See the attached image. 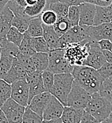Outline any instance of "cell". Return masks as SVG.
<instances>
[{"label": "cell", "mask_w": 112, "mask_h": 123, "mask_svg": "<svg viewBox=\"0 0 112 123\" xmlns=\"http://www.w3.org/2000/svg\"><path fill=\"white\" fill-rule=\"evenodd\" d=\"M26 80L29 86V104L36 95L43 93L46 91L42 80V71L35 70L34 72L28 74Z\"/></svg>", "instance_id": "obj_11"}, {"label": "cell", "mask_w": 112, "mask_h": 123, "mask_svg": "<svg viewBox=\"0 0 112 123\" xmlns=\"http://www.w3.org/2000/svg\"><path fill=\"white\" fill-rule=\"evenodd\" d=\"M17 4H18L19 6L26 8L27 6V4H26V0H14Z\"/></svg>", "instance_id": "obj_46"}, {"label": "cell", "mask_w": 112, "mask_h": 123, "mask_svg": "<svg viewBox=\"0 0 112 123\" xmlns=\"http://www.w3.org/2000/svg\"><path fill=\"white\" fill-rule=\"evenodd\" d=\"M89 43V53L83 66L99 70L106 62L103 51L100 49L98 41L87 38Z\"/></svg>", "instance_id": "obj_8"}, {"label": "cell", "mask_w": 112, "mask_h": 123, "mask_svg": "<svg viewBox=\"0 0 112 123\" xmlns=\"http://www.w3.org/2000/svg\"><path fill=\"white\" fill-rule=\"evenodd\" d=\"M91 98L92 95L76 81H74L72 90L67 99L66 106L72 107L76 109L85 110Z\"/></svg>", "instance_id": "obj_6"}, {"label": "cell", "mask_w": 112, "mask_h": 123, "mask_svg": "<svg viewBox=\"0 0 112 123\" xmlns=\"http://www.w3.org/2000/svg\"><path fill=\"white\" fill-rule=\"evenodd\" d=\"M57 1L65 3L69 6H79L81 4L84 3L83 0H57Z\"/></svg>", "instance_id": "obj_43"}, {"label": "cell", "mask_w": 112, "mask_h": 123, "mask_svg": "<svg viewBox=\"0 0 112 123\" xmlns=\"http://www.w3.org/2000/svg\"><path fill=\"white\" fill-rule=\"evenodd\" d=\"M1 49H0V58H1Z\"/></svg>", "instance_id": "obj_51"}, {"label": "cell", "mask_w": 112, "mask_h": 123, "mask_svg": "<svg viewBox=\"0 0 112 123\" xmlns=\"http://www.w3.org/2000/svg\"><path fill=\"white\" fill-rule=\"evenodd\" d=\"M72 74L74 81L89 94L99 92L104 79L99 74L98 70L86 66H75Z\"/></svg>", "instance_id": "obj_1"}, {"label": "cell", "mask_w": 112, "mask_h": 123, "mask_svg": "<svg viewBox=\"0 0 112 123\" xmlns=\"http://www.w3.org/2000/svg\"><path fill=\"white\" fill-rule=\"evenodd\" d=\"M99 92L101 96L107 98L112 104V76L104 80Z\"/></svg>", "instance_id": "obj_35"}, {"label": "cell", "mask_w": 112, "mask_h": 123, "mask_svg": "<svg viewBox=\"0 0 112 123\" xmlns=\"http://www.w3.org/2000/svg\"><path fill=\"white\" fill-rule=\"evenodd\" d=\"M97 70L104 80L108 79L111 76H112V63L106 62L99 70Z\"/></svg>", "instance_id": "obj_39"}, {"label": "cell", "mask_w": 112, "mask_h": 123, "mask_svg": "<svg viewBox=\"0 0 112 123\" xmlns=\"http://www.w3.org/2000/svg\"><path fill=\"white\" fill-rule=\"evenodd\" d=\"M46 6V0H38L35 4L26 6L25 8L24 12L30 17H37L41 14V13L45 10Z\"/></svg>", "instance_id": "obj_24"}, {"label": "cell", "mask_w": 112, "mask_h": 123, "mask_svg": "<svg viewBox=\"0 0 112 123\" xmlns=\"http://www.w3.org/2000/svg\"><path fill=\"white\" fill-rule=\"evenodd\" d=\"M99 46L102 51H112V40L103 39L98 41Z\"/></svg>", "instance_id": "obj_41"}, {"label": "cell", "mask_w": 112, "mask_h": 123, "mask_svg": "<svg viewBox=\"0 0 112 123\" xmlns=\"http://www.w3.org/2000/svg\"><path fill=\"white\" fill-rule=\"evenodd\" d=\"M101 123H112V112L106 120H104V121H102Z\"/></svg>", "instance_id": "obj_49"}, {"label": "cell", "mask_w": 112, "mask_h": 123, "mask_svg": "<svg viewBox=\"0 0 112 123\" xmlns=\"http://www.w3.org/2000/svg\"><path fill=\"white\" fill-rule=\"evenodd\" d=\"M0 49L1 51L9 53L15 58L20 53L19 46L9 41L7 38H0Z\"/></svg>", "instance_id": "obj_31"}, {"label": "cell", "mask_w": 112, "mask_h": 123, "mask_svg": "<svg viewBox=\"0 0 112 123\" xmlns=\"http://www.w3.org/2000/svg\"><path fill=\"white\" fill-rule=\"evenodd\" d=\"M12 96V86L4 80L0 79V108L5 103L11 98Z\"/></svg>", "instance_id": "obj_29"}, {"label": "cell", "mask_w": 112, "mask_h": 123, "mask_svg": "<svg viewBox=\"0 0 112 123\" xmlns=\"http://www.w3.org/2000/svg\"><path fill=\"white\" fill-rule=\"evenodd\" d=\"M84 112V110L65 106L61 117V121L64 123H81Z\"/></svg>", "instance_id": "obj_18"}, {"label": "cell", "mask_w": 112, "mask_h": 123, "mask_svg": "<svg viewBox=\"0 0 112 123\" xmlns=\"http://www.w3.org/2000/svg\"><path fill=\"white\" fill-rule=\"evenodd\" d=\"M67 18L72 27L79 25L80 20V8L79 6H70Z\"/></svg>", "instance_id": "obj_36"}, {"label": "cell", "mask_w": 112, "mask_h": 123, "mask_svg": "<svg viewBox=\"0 0 112 123\" xmlns=\"http://www.w3.org/2000/svg\"><path fill=\"white\" fill-rule=\"evenodd\" d=\"M111 6H112V4H111Z\"/></svg>", "instance_id": "obj_52"}, {"label": "cell", "mask_w": 112, "mask_h": 123, "mask_svg": "<svg viewBox=\"0 0 112 123\" xmlns=\"http://www.w3.org/2000/svg\"><path fill=\"white\" fill-rule=\"evenodd\" d=\"M9 0H0V12L7 5Z\"/></svg>", "instance_id": "obj_47"}, {"label": "cell", "mask_w": 112, "mask_h": 123, "mask_svg": "<svg viewBox=\"0 0 112 123\" xmlns=\"http://www.w3.org/2000/svg\"><path fill=\"white\" fill-rule=\"evenodd\" d=\"M74 66H72L65 55L64 49L50 51L49 53V66L47 70L54 74L72 73Z\"/></svg>", "instance_id": "obj_4"}, {"label": "cell", "mask_w": 112, "mask_h": 123, "mask_svg": "<svg viewBox=\"0 0 112 123\" xmlns=\"http://www.w3.org/2000/svg\"><path fill=\"white\" fill-rule=\"evenodd\" d=\"M32 43L37 53H49L50 49L43 36L32 37Z\"/></svg>", "instance_id": "obj_32"}, {"label": "cell", "mask_w": 112, "mask_h": 123, "mask_svg": "<svg viewBox=\"0 0 112 123\" xmlns=\"http://www.w3.org/2000/svg\"><path fill=\"white\" fill-rule=\"evenodd\" d=\"M24 34L21 33L15 27L12 26V28L7 33L6 38L9 41L14 43L17 46H19L24 39Z\"/></svg>", "instance_id": "obj_34"}, {"label": "cell", "mask_w": 112, "mask_h": 123, "mask_svg": "<svg viewBox=\"0 0 112 123\" xmlns=\"http://www.w3.org/2000/svg\"><path fill=\"white\" fill-rule=\"evenodd\" d=\"M32 18L26 14L24 16H14L12 20V26L18 29L21 33L24 34L28 30L29 21Z\"/></svg>", "instance_id": "obj_27"}, {"label": "cell", "mask_w": 112, "mask_h": 123, "mask_svg": "<svg viewBox=\"0 0 112 123\" xmlns=\"http://www.w3.org/2000/svg\"><path fill=\"white\" fill-rule=\"evenodd\" d=\"M28 73L22 66L19 63L17 59L15 58L11 69L4 77V80L9 84L18 81L20 80H26Z\"/></svg>", "instance_id": "obj_16"}, {"label": "cell", "mask_w": 112, "mask_h": 123, "mask_svg": "<svg viewBox=\"0 0 112 123\" xmlns=\"http://www.w3.org/2000/svg\"><path fill=\"white\" fill-rule=\"evenodd\" d=\"M64 49L66 58L72 66H82L89 53L88 40L71 43Z\"/></svg>", "instance_id": "obj_5"}, {"label": "cell", "mask_w": 112, "mask_h": 123, "mask_svg": "<svg viewBox=\"0 0 112 123\" xmlns=\"http://www.w3.org/2000/svg\"><path fill=\"white\" fill-rule=\"evenodd\" d=\"M81 123H99L93 115H92L90 113H89L88 112L85 111L84 112L82 118H81Z\"/></svg>", "instance_id": "obj_42"}, {"label": "cell", "mask_w": 112, "mask_h": 123, "mask_svg": "<svg viewBox=\"0 0 112 123\" xmlns=\"http://www.w3.org/2000/svg\"><path fill=\"white\" fill-rule=\"evenodd\" d=\"M69 6H69L65 3L56 1L47 4L45 8V10L46 9L52 10L56 13L58 17H67Z\"/></svg>", "instance_id": "obj_23"}, {"label": "cell", "mask_w": 112, "mask_h": 123, "mask_svg": "<svg viewBox=\"0 0 112 123\" xmlns=\"http://www.w3.org/2000/svg\"><path fill=\"white\" fill-rule=\"evenodd\" d=\"M88 32V38L95 41H99L103 39L112 40V23L89 26Z\"/></svg>", "instance_id": "obj_12"}, {"label": "cell", "mask_w": 112, "mask_h": 123, "mask_svg": "<svg viewBox=\"0 0 112 123\" xmlns=\"http://www.w3.org/2000/svg\"><path fill=\"white\" fill-rule=\"evenodd\" d=\"M0 123H9L4 112L2 111L1 108H0Z\"/></svg>", "instance_id": "obj_45"}, {"label": "cell", "mask_w": 112, "mask_h": 123, "mask_svg": "<svg viewBox=\"0 0 112 123\" xmlns=\"http://www.w3.org/2000/svg\"><path fill=\"white\" fill-rule=\"evenodd\" d=\"M43 37L46 40L50 51L60 49V37L56 34L54 26H47L43 24Z\"/></svg>", "instance_id": "obj_19"}, {"label": "cell", "mask_w": 112, "mask_h": 123, "mask_svg": "<svg viewBox=\"0 0 112 123\" xmlns=\"http://www.w3.org/2000/svg\"><path fill=\"white\" fill-rule=\"evenodd\" d=\"M16 58L19 61V63L22 66V67L27 72L28 74H30L37 70L32 56L19 53L16 57Z\"/></svg>", "instance_id": "obj_30"}, {"label": "cell", "mask_w": 112, "mask_h": 123, "mask_svg": "<svg viewBox=\"0 0 112 123\" xmlns=\"http://www.w3.org/2000/svg\"><path fill=\"white\" fill-rule=\"evenodd\" d=\"M15 57L9 53L1 51L0 58V79L4 80L6 75L11 69Z\"/></svg>", "instance_id": "obj_21"}, {"label": "cell", "mask_w": 112, "mask_h": 123, "mask_svg": "<svg viewBox=\"0 0 112 123\" xmlns=\"http://www.w3.org/2000/svg\"></svg>", "instance_id": "obj_53"}, {"label": "cell", "mask_w": 112, "mask_h": 123, "mask_svg": "<svg viewBox=\"0 0 112 123\" xmlns=\"http://www.w3.org/2000/svg\"><path fill=\"white\" fill-rule=\"evenodd\" d=\"M54 28L58 36L61 37L72 28V26L67 17H58L56 22L54 25Z\"/></svg>", "instance_id": "obj_28"}, {"label": "cell", "mask_w": 112, "mask_h": 123, "mask_svg": "<svg viewBox=\"0 0 112 123\" xmlns=\"http://www.w3.org/2000/svg\"><path fill=\"white\" fill-rule=\"evenodd\" d=\"M24 34V39H23L21 45L19 46V51H20V53L24 54V55L32 56L37 52L34 50L32 43V36L27 32H25Z\"/></svg>", "instance_id": "obj_26"}, {"label": "cell", "mask_w": 112, "mask_h": 123, "mask_svg": "<svg viewBox=\"0 0 112 123\" xmlns=\"http://www.w3.org/2000/svg\"><path fill=\"white\" fill-rule=\"evenodd\" d=\"M55 74L52 71L46 70L42 72V80L46 92H50L54 83Z\"/></svg>", "instance_id": "obj_38"}, {"label": "cell", "mask_w": 112, "mask_h": 123, "mask_svg": "<svg viewBox=\"0 0 112 123\" xmlns=\"http://www.w3.org/2000/svg\"><path fill=\"white\" fill-rule=\"evenodd\" d=\"M84 110L93 115L99 123H101L111 115L112 104L99 92H96L92 95V98Z\"/></svg>", "instance_id": "obj_2"}, {"label": "cell", "mask_w": 112, "mask_h": 123, "mask_svg": "<svg viewBox=\"0 0 112 123\" xmlns=\"http://www.w3.org/2000/svg\"><path fill=\"white\" fill-rule=\"evenodd\" d=\"M89 26L78 25L71 28L64 35L60 37V49H65L68 45L81 42L89 38Z\"/></svg>", "instance_id": "obj_7"}, {"label": "cell", "mask_w": 112, "mask_h": 123, "mask_svg": "<svg viewBox=\"0 0 112 123\" xmlns=\"http://www.w3.org/2000/svg\"><path fill=\"white\" fill-rule=\"evenodd\" d=\"M80 8V20L79 25L91 26H93L94 18L96 13V6L84 2L79 5Z\"/></svg>", "instance_id": "obj_14"}, {"label": "cell", "mask_w": 112, "mask_h": 123, "mask_svg": "<svg viewBox=\"0 0 112 123\" xmlns=\"http://www.w3.org/2000/svg\"></svg>", "instance_id": "obj_54"}, {"label": "cell", "mask_w": 112, "mask_h": 123, "mask_svg": "<svg viewBox=\"0 0 112 123\" xmlns=\"http://www.w3.org/2000/svg\"><path fill=\"white\" fill-rule=\"evenodd\" d=\"M9 123H21L26 107L21 105L12 98L9 99L1 108Z\"/></svg>", "instance_id": "obj_9"}, {"label": "cell", "mask_w": 112, "mask_h": 123, "mask_svg": "<svg viewBox=\"0 0 112 123\" xmlns=\"http://www.w3.org/2000/svg\"><path fill=\"white\" fill-rule=\"evenodd\" d=\"M61 119L55 120H43L41 123H61Z\"/></svg>", "instance_id": "obj_48"}, {"label": "cell", "mask_w": 112, "mask_h": 123, "mask_svg": "<svg viewBox=\"0 0 112 123\" xmlns=\"http://www.w3.org/2000/svg\"><path fill=\"white\" fill-rule=\"evenodd\" d=\"M36 70L44 71L47 70L49 66V53H36L32 56Z\"/></svg>", "instance_id": "obj_25"}, {"label": "cell", "mask_w": 112, "mask_h": 123, "mask_svg": "<svg viewBox=\"0 0 112 123\" xmlns=\"http://www.w3.org/2000/svg\"><path fill=\"white\" fill-rule=\"evenodd\" d=\"M64 106L54 96L52 95L47 107H46L44 114V120H55L61 119L63 114Z\"/></svg>", "instance_id": "obj_13"}, {"label": "cell", "mask_w": 112, "mask_h": 123, "mask_svg": "<svg viewBox=\"0 0 112 123\" xmlns=\"http://www.w3.org/2000/svg\"><path fill=\"white\" fill-rule=\"evenodd\" d=\"M52 95L49 92H44L36 95L29 103V107L32 110L43 117L44 112L51 100Z\"/></svg>", "instance_id": "obj_15"}, {"label": "cell", "mask_w": 112, "mask_h": 123, "mask_svg": "<svg viewBox=\"0 0 112 123\" xmlns=\"http://www.w3.org/2000/svg\"><path fill=\"white\" fill-rule=\"evenodd\" d=\"M26 32H27L32 37L43 36L44 29L41 15L37 17L32 18L29 21L28 30Z\"/></svg>", "instance_id": "obj_22"}, {"label": "cell", "mask_w": 112, "mask_h": 123, "mask_svg": "<svg viewBox=\"0 0 112 123\" xmlns=\"http://www.w3.org/2000/svg\"><path fill=\"white\" fill-rule=\"evenodd\" d=\"M43 120L42 117L32 110L29 107H26L21 123H41Z\"/></svg>", "instance_id": "obj_33"}, {"label": "cell", "mask_w": 112, "mask_h": 123, "mask_svg": "<svg viewBox=\"0 0 112 123\" xmlns=\"http://www.w3.org/2000/svg\"><path fill=\"white\" fill-rule=\"evenodd\" d=\"M74 81V78L72 73L55 74L54 86L49 92L56 98L64 107L67 105V99Z\"/></svg>", "instance_id": "obj_3"}, {"label": "cell", "mask_w": 112, "mask_h": 123, "mask_svg": "<svg viewBox=\"0 0 112 123\" xmlns=\"http://www.w3.org/2000/svg\"></svg>", "instance_id": "obj_55"}, {"label": "cell", "mask_w": 112, "mask_h": 123, "mask_svg": "<svg viewBox=\"0 0 112 123\" xmlns=\"http://www.w3.org/2000/svg\"><path fill=\"white\" fill-rule=\"evenodd\" d=\"M83 1L104 7L109 6L112 4V0H83Z\"/></svg>", "instance_id": "obj_40"}, {"label": "cell", "mask_w": 112, "mask_h": 123, "mask_svg": "<svg viewBox=\"0 0 112 123\" xmlns=\"http://www.w3.org/2000/svg\"><path fill=\"white\" fill-rule=\"evenodd\" d=\"M41 18L43 24L47 26H54L58 19L56 13L51 9L44 10L41 14Z\"/></svg>", "instance_id": "obj_37"}, {"label": "cell", "mask_w": 112, "mask_h": 123, "mask_svg": "<svg viewBox=\"0 0 112 123\" xmlns=\"http://www.w3.org/2000/svg\"><path fill=\"white\" fill-rule=\"evenodd\" d=\"M12 96L14 101L21 105L27 107L29 99V86L26 80H20L12 85Z\"/></svg>", "instance_id": "obj_10"}, {"label": "cell", "mask_w": 112, "mask_h": 123, "mask_svg": "<svg viewBox=\"0 0 112 123\" xmlns=\"http://www.w3.org/2000/svg\"><path fill=\"white\" fill-rule=\"evenodd\" d=\"M112 21V6H96V13L94 18L93 26L102 24L111 23Z\"/></svg>", "instance_id": "obj_20"}, {"label": "cell", "mask_w": 112, "mask_h": 123, "mask_svg": "<svg viewBox=\"0 0 112 123\" xmlns=\"http://www.w3.org/2000/svg\"><path fill=\"white\" fill-rule=\"evenodd\" d=\"M38 0H26V4H27V6H32L34 4H35L37 2Z\"/></svg>", "instance_id": "obj_50"}, {"label": "cell", "mask_w": 112, "mask_h": 123, "mask_svg": "<svg viewBox=\"0 0 112 123\" xmlns=\"http://www.w3.org/2000/svg\"><path fill=\"white\" fill-rule=\"evenodd\" d=\"M14 13L7 5L0 12V38H5L12 28Z\"/></svg>", "instance_id": "obj_17"}, {"label": "cell", "mask_w": 112, "mask_h": 123, "mask_svg": "<svg viewBox=\"0 0 112 123\" xmlns=\"http://www.w3.org/2000/svg\"><path fill=\"white\" fill-rule=\"evenodd\" d=\"M104 55L105 57V59L106 62L112 63V51H103Z\"/></svg>", "instance_id": "obj_44"}]
</instances>
